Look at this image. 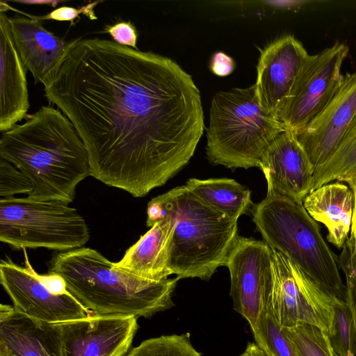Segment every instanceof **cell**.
<instances>
[{
    "label": "cell",
    "mask_w": 356,
    "mask_h": 356,
    "mask_svg": "<svg viewBox=\"0 0 356 356\" xmlns=\"http://www.w3.org/2000/svg\"><path fill=\"white\" fill-rule=\"evenodd\" d=\"M9 18L11 35L19 58L43 86L49 80L74 40L67 41L47 30L35 16Z\"/></svg>",
    "instance_id": "cell-17"
},
{
    "label": "cell",
    "mask_w": 356,
    "mask_h": 356,
    "mask_svg": "<svg viewBox=\"0 0 356 356\" xmlns=\"http://www.w3.org/2000/svg\"><path fill=\"white\" fill-rule=\"evenodd\" d=\"M0 131L3 133L26 118L30 105L26 69L13 42L6 13H0Z\"/></svg>",
    "instance_id": "cell-18"
},
{
    "label": "cell",
    "mask_w": 356,
    "mask_h": 356,
    "mask_svg": "<svg viewBox=\"0 0 356 356\" xmlns=\"http://www.w3.org/2000/svg\"><path fill=\"white\" fill-rule=\"evenodd\" d=\"M185 186L206 204L234 220H238L252 205L250 191L234 179L192 178Z\"/></svg>",
    "instance_id": "cell-21"
},
{
    "label": "cell",
    "mask_w": 356,
    "mask_h": 356,
    "mask_svg": "<svg viewBox=\"0 0 356 356\" xmlns=\"http://www.w3.org/2000/svg\"><path fill=\"white\" fill-rule=\"evenodd\" d=\"M147 225L160 219L173 225L170 270L179 279L209 280L225 266L237 237V220L212 209L186 186H177L149 201Z\"/></svg>",
    "instance_id": "cell-4"
},
{
    "label": "cell",
    "mask_w": 356,
    "mask_h": 356,
    "mask_svg": "<svg viewBox=\"0 0 356 356\" xmlns=\"http://www.w3.org/2000/svg\"><path fill=\"white\" fill-rule=\"evenodd\" d=\"M252 220L270 248L290 259L328 293L346 299L339 256L325 241L302 202L267 194L254 206Z\"/></svg>",
    "instance_id": "cell-5"
},
{
    "label": "cell",
    "mask_w": 356,
    "mask_h": 356,
    "mask_svg": "<svg viewBox=\"0 0 356 356\" xmlns=\"http://www.w3.org/2000/svg\"><path fill=\"white\" fill-rule=\"evenodd\" d=\"M240 356H267L264 352L255 343H248L245 350Z\"/></svg>",
    "instance_id": "cell-32"
},
{
    "label": "cell",
    "mask_w": 356,
    "mask_h": 356,
    "mask_svg": "<svg viewBox=\"0 0 356 356\" xmlns=\"http://www.w3.org/2000/svg\"><path fill=\"white\" fill-rule=\"evenodd\" d=\"M173 232L170 221L159 220L113 266L148 280L167 279L171 275L169 264Z\"/></svg>",
    "instance_id": "cell-19"
},
{
    "label": "cell",
    "mask_w": 356,
    "mask_h": 356,
    "mask_svg": "<svg viewBox=\"0 0 356 356\" xmlns=\"http://www.w3.org/2000/svg\"><path fill=\"white\" fill-rule=\"evenodd\" d=\"M13 2L30 4V5H48L53 7H56L58 3L63 2V1H53V0H16L13 1Z\"/></svg>",
    "instance_id": "cell-33"
},
{
    "label": "cell",
    "mask_w": 356,
    "mask_h": 356,
    "mask_svg": "<svg viewBox=\"0 0 356 356\" xmlns=\"http://www.w3.org/2000/svg\"><path fill=\"white\" fill-rule=\"evenodd\" d=\"M285 131L267 114L255 95V86L220 91L213 97L207 128V156L228 168L259 167L273 140Z\"/></svg>",
    "instance_id": "cell-6"
},
{
    "label": "cell",
    "mask_w": 356,
    "mask_h": 356,
    "mask_svg": "<svg viewBox=\"0 0 356 356\" xmlns=\"http://www.w3.org/2000/svg\"><path fill=\"white\" fill-rule=\"evenodd\" d=\"M271 3H274L276 6L285 8H291L300 7L307 3H310L309 1H272Z\"/></svg>",
    "instance_id": "cell-34"
},
{
    "label": "cell",
    "mask_w": 356,
    "mask_h": 356,
    "mask_svg": "<svg viewBox=\"0 0 356 356\" xmlns=\"http://www.w3.org/2000/svg\"><path fill=\"white\" fill-rule=\"evenodd\" d=\"M339 265L346 277V301L356 327V251L352 237H349L339 256Z\"/></svg>",
    "instance_id": "cell-27"
},
{
    "label": "cell",
    "mask_w": 356,
    "mask_h": 356,
    "mask_svg": "<svg viewBox=\"0 0 356 356\" xmlns=\"http://www.w3.org/2000/svg\"><path fill=\"white\" fill-rule=\"evenodd\" d=\"M89 238L85 220L66 202L28 197L0 200V241L15 249L65 252L82 248Z\"/></svg>",
    "instance_id": "cell-7"
},
{
    "label": "cell",
    "mask_w": 356,
    "mask_h": 356,
    "mask_svg": "<svg viewBox=\"0 0 356 356\" xmlns=\"http://www.w3.org/2000/svg\"><path fill=\"white\" fill-rule=\"evenodd\" d=\"M252 332L255 343L267 356H299L284 329L265 310Z\"/></svg>",
    "instance_id": "cell-24"
},
{
    "label": "cell",
    "mask_w": 356,
    "mask_h": 356,
    "mask_svg": "<svg viewBox=\"0 0 356 356\" xmlns=\"http://www.w3.org/2000/svg\"><path fill=\"white\" fill-rule=\"evenodd\" d=\"M235 67L232 58L222 52H217L212 56L210 68L218 76H225L231 74Z\"/></svg>",
    "instance_id": "cell-31"
},
{
    "label": "cell",
    "mask_w": 356,
    "mask_h": 356,
    "mask_svg": "<svg viewBox=\"0 0 356 356\" xmlns=\"http://www.w3.org/2000/svg\"><path fill=\"white\" fill-rule=\"evenodd\" d=\"M308 55L302 44L291 35L279 38L261 50L254 84L256 98L261 108L279 122Z\"/></svg>",
    "instance_id": "cell-12"
},
{
    "label": "cell",
    "mask_w": 356,
    "mask_h": 356,
    "mask_svg": "<svg viewBox=\"0 0 356 356\" xmlns=\"http://www.w3.org/2000/svg\"><path fill=\"white\" fill-rule=\"evenodd\" d=\"M49 273L58 275L67 290L92 315L149 318L174 305L177 281H152L115 268L96 250L80 248L56 254Z\"/></svg>",
    "instance_id": "cell-3"
},
{
    "label": "cell",
    "mask_w": 356,
    "mask_h": 356,
    "mask_svg": "<svg viewBox=\"0 0 356 356\" xmlns=\"http://www.w3.org/2000/svg\"><path fill=\"white\" fill-rule=\"evenodd\" d=\"M356 114V72L343 75L327 106L297 136L316 169L334 152Z\"/></svg>",
    "instance_id": "cell-15"
},
{
    "label": "cell",
    "mask_w": 356,
    "mask_h": 356,
    "mask_svg": "<svg viewBox=\"0 0 356 356\" xmlns=\"http://www.w3.org/2000/svg\"><path fill=\"white\" fill-rule=\"evenodd\" d=\"M127 356H202L193 346L188 333L165 335L143 341Z\"/></svg>",
    "instance_id": "cell-25"
},
{
    "label": "cell",
    "mask_w": 356,
    "mask_h": 356,
    "mask_svg": "<svg viewBox=\"0 0 356 356\" xmlns=\"http://www.w3.org/2000/svg\"><path fill=\"white\" fill-rule=\"evenodd\" d=\"M334 354H335V353H334ZM335 356H338V355L335 354Z\"/></svg>",
    "instance_id": "cell-36"
},
{
    "label": "cell",
    "mask_w": 356,
    "mask_h": 356,
    "mask_svg": "<svg viewBox=\"0 0 356 356\" xmlns=\"http://www.w3.org/2000/svg\"><path fill=\"white\" fill-rule=\"evenodd\" d=\"M333 181L346 183L356 202V114L334 152L315 169L314 189Z\"/></svg>",
    "instance_id": "cell-22"
},
{
    "label": "cell",
    "mask_w": 356,
    "mask_h": 356,
    "mask_svg": "<svg viewBox=\"0 0 356 356\" xmlns=\"http://www.w3.org/2000/svg\"><path fill=\"white\" fill-rule=\"evenodd\" d=\"M348 51L346 44L336 42L308 55L280 114L285 131L298 135L330 102L341 84Z\"/></svg>",
    "instance_id": "cell-9"
},
{
    "label": "cell",
    "mask_w": 356,
    "mask_h": 356,
    "mask_svg": "<svg viewBox=\"0 0 356 356\" xmlns=\"http://www.w3.org/2000/svg\"><path fill=\"white\" fill-rule=\"evenodd\" d=\"M58 324L65 356H124L138 328L134 316L90 315Z\"/></svg>",
    "instance_id": "cell-14"
},
{
    "label": "cell",
    "mask_w": 356,
    "mask_h": 356,
    "mask_svg": "<svg viewBox=\"0 0 356 356\" xmlns=\"http://www.w3.org/2000/svg\"><path fill=\"white\" fill-rule=\"evenodd\" d=\"M113 41L127 47L136 48L138 33L134 24L130 22H120L105 28Z\"/></svg>",
    "instance_id": "cell-30"
},
{
    "label": "cell",
    "mask_w": 356,
    "mask_h": 356,
    "mask_svg": "<svg viewBox=\"0 0 356 356\" xmlns=\"http://www.w3.org/2000/svg\"><path fill=\"white\" fill-rule=\"evenodd\" d=\"M350 236L352 237L356 251V202L354 203L352 224L350 228Z\"/></svg>",
    "instance_id": "cell-35"
},
{
    "label": "cell",
    "mask_w": 356,
    "mask_h": 356,
    "mask_svg": "<svg viewBox=\"0 0 356 356\" xmlns=\"http://www.w3.org/2000/svg\"><path fill=\"white\" fill-rule=\"evenodd\" d=\"M302 204L314 220L325 226L328 242L342 249L348 238L353 213L354 196L349 186L337 181L325 184L309 192Z\"/></svg>",
    "instance_id": "cell-20"
},
{
    "label": "cell",
    "mask_w": 356,
    "mask_h": 356,
    "mask_svg": "<svg viewBox=\"0 0 356 356\" xmlns=\"http://www.w3.org/2000/svg\"><path fill=\"white\" fill-rule=\"evenodd\" d=\"M0 159L30 180L28 197L70 204L76 186L90 175L86 147L70 120L43 106L26 121L1 134Z\"/></svg>",
    "instance_id": "cell-2"
},
{
    "label": "cell",
    "mask_w": 356,
    "mask_h": 356,
    "mask_svg": "<svg viewBox=\"0 0 356 356\" xmlns=\"http://www.w3.org/2000/svg\"><path fill=\"white\" fill-rule=\"evenodd\" d=\"M23 250L24 267L10 259L0 262L1 284L17 312L49 323H61L92 315L69 291L54 293L42 276L31 266L26 249Z\"/></svg>",
    "instance_id": "cell-10"
},
{
    "label": "cell",
    "mask_w": 356,
    "mask_h": 356,
    "mask_svg": "<svg viewBox=\"0 0 356 356\" xmlns=\"http://www.w3.org/2000/svg\"><path fill=\"white\" fill-rule=\"evenodd\" d=\"M271 250L273 283L264 310L282 327L306 323L318 327L327 335L332 318L334 296L282 253Z\"/></svg>",
    "instance_id": "cell-8"
},
{
    "label": "cell",
    "mask_w": 356,
    "mask_h": 356,
    "mask_svg": "<svg viewBox=\"0 0 356 356\" xmlns=\"http://www.w3.org/2000/svg\"><path fill=\"white\" fill-rule=\"evenodd\" d=\"M334 353L338 356H356V327L346 300L334 297L332 318L327 334Z\"/></svg>",
    "instance_id": "cell-23"
},
{
    "label": "cell",
    "mask_w": 356,
    "mask_h": 356,
    "mask_svg": "<svg viewBox=\"0 0 356 356\" xmlns=\"http://www.w3.org/2000/svg\"><path fill=\"white\" fill-rule=\"evenodd\" d=\"M44 90L82 140L90 176L135 197L185 166L204 129L189 74L171 58L113 40L74 39Z\"/></svg>",
    "instance_id": "cell-1"
},
{
    "label": "cell",
    "mask_w": 356,
    "mask_h": 356,
    "mask_svg": "<svg viewBox=\"0 0 356 356\" xmlns=\"http://www.w3.org/2000/svg\"><path fill=\"white\" fill-rule=\"evenodd\" d=\"M32 184L29 178L10 162L0 159V196L1 198L14 197L15 194L29 195Z\"/></svg>",
    "instance_id": "cell-28"
},
{
    "label": "cell",
    "mask_w": 356,
    "mask_h": 356,
    "mask_svg": "<svg viewBox=\"0 0 356 356\" xmlns=\"http://www.w3.org/2000/svg\"><path fill=\"white\" fill-rule=\"evenodd\" d=\"M100 1L92 2L79 9L68 6L59 7L51 13L44 16H35L40 21L44 19H54L57 21H68L73 24L74 19L79 17V14L83 13L90 19L96 18L93 8Z\"/></svg>",
    "instance_id": "cell-29"
},
{
    "label": "cell",
    "mask_w": 356,
    "mask_h": 356,
    "mask_svg": "<svg viewBox=\"0 0 356 356\" xmlns=\"http://www.w3.org/2000/svg\"><path fill=\"white\" fill-rule=\"evenodd\" d=\"M0 356H65L59 325L30 318L1 304Z\"/></svg>",
    "instance_id": "cell-16"
},
{
    "label": "cell",
    "mask_w": 356,
    "mask_h": 356,
    "mask_svg": "<svg viewBox=\"0 0 356 356\" xmlns=\"http://www.w3.org/2000/svg\"><path fill=\"white\" fill-rule=\"evenodd\" d=\"M283 328L299 356H335L326 334L318 327L300 323Z\"/></svg>",
    "instance_id": "cell-26"
},
{
    "label": "cell",
    "mask_w": 356,
    "mask_h": 356,
    "mask_svg": "<svg viewBox=\"0 0 356 356\" xmlns=\"http://www.w3.org/2000/svg\"><path fill=\"white\" fill-rule=\"evenodd\" d=\"M229 271L233 307L249 323L257 324L273 283V253L262 241L238 236L225 265Z\"/></svg>",
    "instance_id": "cell-11"
},
{
    "label": "cell",
    "mask_w": 356,
    "mask_h": 356,
    "mask_svg": "<svg viewBox=\"0 0 356 356\" xmlns=\"http://www.w3.org/2000/svg\"><path fill=\"white\" fill-rule=\"evenodd\" d=\"M268 185V195L302 202L314 190L315 168L297 136L284 131L263 153L259 167Z\"/></svg>",
    "instance_id": "cell-13"
}]
</instances>
